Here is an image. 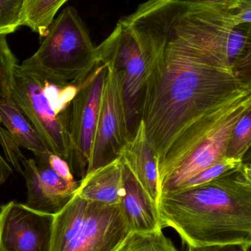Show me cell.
<instances>
[{
	"mask_svg": "<svg viewBox=\"0 0 251 251\" xmlns=\"http://www.w3.org/2000/svg\"><path fill=\"white\" fill-rule=\"evenodd\" d=\"M119 22L144 54L146 79L140 120L156 159L159 186L251 95L224 69L138 11Z\"/></svg>",
	"mask_w": 251,
	"mask_h": 251,
	"instance_id": "cell-1",
	"label": "cell"
},
{
	"mask_svg": "<svg viewBox=\"0 0 251 251\" xmlns=\"http://www.w3.org/2000/svg\"><path fill=\"white\" fill-rule=\"evenodd\" d=\"M162 228L171 227L188 246L251 245V182L243 165L197 187L161 195Z\"/></svg>",
	"mask_w": 251,
	"mask_h": 251,
	"instance_id": "cell-2",
	"label": "cell"
},
{
	"mask_svg": "<svg viewBox=\"0 0 251 251\" xmlns=\"http://www.w3.org/2000/svg\"><path fill=\"white\" fill-rule=\"evenodd\" d=\"M24 62L57 83L80 87L100 61L77 10L67 7L53 21L36 52Z\"/></svg>",
	"mask_w": 251,
	"mask_h": 251,
	"instance_id": "cell-3",
	"label": "cell"
},
{
	"mask_svg": "<svg viewBox=\"0 0 251 251\" xmlns=\"http://www.w3.org/2000/svg\"><path fill=\"white\" fill-rule=\"evenodd\" d=\"M12 98L39 134L50 153L58 155L69 165L72 146L70 120L57 114L46 96L41 75L22 63L16 66Z\"/></svg>",
	"mask_w": 251,
	"mask_h": 251,
	"instance_id": "cell-4",
	"label": "cell"
},
{
	"mask_svg": "<svg viewBox=\"0 0 251 251\" xmlns=\"http://www.w3.org/2000/svg\"><path fill=\"white\" fill-rule=\"evenodd\" d=\"M100 61L110 62L122 75L126 116L132 137L141 116L146 79V63L143 50L133 32L122 22L97 47Z\"/></svg>",
	"mask_w": 251,
	"mask_h": 251,
	"instance_id": "cell-5",
	"label": "cell"
},
{
	"mask_svg": "<svg viewBox=\"0 0 251 251\" xmlns=\"http://www.w3.org/2000/svg\"><path fill=\"white\" fill-rule=\"evenodd\" d=\"M104 63L107 72L88 173L119 158L124 146L131 138L126 116L122 75L113 63Z\"/></svg>",
	"mask_w": 251,
	"mask_h": 251,
	"instance_id": "cell-6",
	"label": "cell"
},
{
	"mask_svg": "<svg viewBox=\"0 0 251 251\" xmlns=\"http://www.w3.org/2000/svg\"><path fill=\"white\" fill-rule=\"evenodd\" d=\"M106 64L100 62L81 85L71 108L69 133L72 146V173L81 179L86 176L98 123Z\"/></svg>",
	"mask_w": 251,
	"mask_h": 251,
	"instance_id": "cell-7",
	"label": "cell"
},
{
	"mask_svg": "<svg viewBox=\"0 0 251 251\" xmlns=\"http://www.w3.org/2000/svg\"><path fill=\"white\" fill-rule=\"evenodd\" d=\"M54 215L11 201L0 209V251H51Z\"/></svg>",
	"mask_w": 251,
	"mask_h": 251,
	"instance_id": "cell-8",
	"label": "cell"
},
{
	"mask_svg": "<svg viewBox=\"0 0 251 251\" xmlns=\"http://www.w3.org/2000/svg\"><path fill=\"white\" fill-rule=\"evenodd\" d=\"M131 233L120 204L88 201L83 225L64 251H118Z\"/></svg>",
	"mask_w": 251,
	"mask_h": 251,
	"instance_id": "cell-9",
	"label": "cell"
},
{
	"mask_svg": "<svg viewBox=\"0 0 251 251\" xmlns=\"http://www.w3.org/2000/svg\"><path fill=\"white\" fill-rule=\"evenodd\" d=\"M251 105V95L237 106L161 184L160 195L179 191L189 180L225 159L231 131L240 116Z\"/></svg>",
	"mask_w": 251,
	"mask_h": 251,
	"instance_id": "cell-10",
	"label": "cell"
},
{
	"mask_svg": "<svg viewBox=\"0 0 251 251\" xmlns=\"http://www.w3.org/2000/svg\"><path fill=\"white\" fill-rule=\"evenodd\" d=\"M27 189L26 205L41 213L55 216L76 196L77 184H70L57 175L48 165L26 159L22 174Z\"/></svg>",
	"mask_w": 251,
	"mask_h": 251,
	"instance_id": "cell-11",
	"label": "cell"
},
{
	"mask_svg": "<svg viewBox=\"0 0 251 251\" xmlns=\"http://www.w3.org/2000/svg\"><path fill=\"white\" fill-rule=\"evenodd\" d=\"M119 157L157 205L161 195L156 159L148 143L143 121L139 122L135 133L124 146Z\"/></svg>",
	"mask_w": 251,
	"mask_h": 251,
	"instance_id": "cell-12",
	"label": "cell"
},
{
	"mask_svg": "<svg viewBox=\"0 0 251 251\" xmlns=\"http://www.w3.org/2000/svg\"><path fill=\"white\" fill-rule=\"evenodd\" d=\"M124 164V163H123ZM125 167V192L120 206L131 232L162 230L157 205L149 197L130 170Z\"/></svg>",
	"mask_w": 251,
	"mask_h": 251,
	"instance_id": "cell-13",
	"label": "cell"
},
{
	"mask_svg": "<svg viewBox=\"0 0 251 251\" xmlns=\"http://www.w3.org/2000/svg\"><path fill=\"white\" fill-rule=\"evenodd\" d=\"M125 167L120 157L88 173L76 195L88 201L120 204L125 192Z\"/></svg>",
	"mask_w": 251,
	"mask_h": 251,
	"instance_id": "cell-14",
	"label": "cell"
},
{
	"mask_svg": "<svg viewBox=\"0 0 251 251\" xmlns=\"http://www.w3.org/2000/svg\"><path fill=\"white\" fill-rule=\"evenodd\" d=\"M1 124L13 136L21 148L32 152L39 163L48 165L51 154L30 122L25 117L11 95L0 100Z\"/></svg>",
	"mask_w": 251,
	"mask_h": 251,
	"instance_id": "cell-15",
	"label": "cell"
},
{
	"mask_svg": "<svg viewBox=\"0 0 251 251\" xmlns=\"http://www.w3.org/2000/svg\"><path fill=\"white\" fill-rule=\"evenodd\" d=\"M88 201L76 194L54 216L51 251H64L76 237L86 217Z\"/></svg>",
	"mask_w": 251,
	"mask_h": 251,
	"instance_id": "cell-16",
	"label": "cell"
},
{
	"mask_svg": "<svg viewBox=\"0 0 251 251\" xmlns=\"http://www.w3.org/2000/svg\"><path fill=\"white\" fill-rule=\"evenodd\" d=\"M68 0H26L25 26L46 37L54 16Z\"/></svg>",
	"mask_w": 251,
	"mask_h": 251,
	"instance_id": "cell-17",
	"label": "cell"
},
{
	"mask_svg": "<svg viewBox=\"0 0 251 251\" xmlns=\"http://www.w3.org/2000/svg\"><path fill=\"white\" fill-rule=\"evenodd\" d=\"M118 251H179L162 230L131 232Z\"/></svg>",
	"mask_w": 251,
	"mask_h": 251,
	"instance_id": "cell-18",
	"label": "cell"
},
{
	"mask_svg": "<svg viewBox=\"0 0 251 251\" xmlns=\"http://www.w3.org/2000/svg\"><path fill=\"white\" fill-rule=\"evenodd\" d=\"M251 145V105L234 125L228 139L226 158L241 162L243 155Z\"/></svg>",
	"mask_w": 251,
	"mask_h": 251,
	"instance_id": "cell-19",
	"label": "cell"
},
{
	"mask_svg": "<svg viewBox=\"0 0 251 251\" xmlns=\"http://www.w3.org/2000/svg\"><path fill=\"white\" fill-rule=\"evenodd\" d=\"M4 34H0V100L11 95L17 60L7 44Z\"/></svg>",
	"mask_w": 251,
	"mask_h": 251,
	"instance_id": "cell-20",
	"label": "cell"
},
{
	"mask_svg": "<svg viewBox=\"0 0 251 251\" xmlns=\"http://www.w3.org/2000/svg\"><path fill=\"white\" fill-rule=\"evenodd\" d=\"M26 0H0V34L7 35L25 25Z\"/></svg>",
	"mask_w": 251,
	"mask_h": 251,
	"instance_id": "cell-21",
	"label": "cell"
},
{
	"mask_svg": "<svg viewBox=\"0 0 251 251\" xmlns=\"http://www.w3.org/2000/svg\"><path fill=\"white\" fill-rule=\"evenodd\" d=\"M0 146L2 149L6 158V161L10 166L14 168L16 172L22 175L24 171V164L26 158L24 156L20 149V146L13 138L7 129L0 126Z\"/></svg>",
	"mask_w": 251,
	"mask_h": 251,
	"instance_id": "cell-22",
	"label": "cell"
},
{
	"mask_svg": "<svg viewBox=\"0 0 251 251\" xmlns=\"http://www.w3.org/2000/svg\"><path fill=\"white\" fill-rule=\"evenodd\" d=\"M231 71L240 86L251 93V35Z\"/></svg>",
	"mask_w": 251,
	"mask_h": 251,
	"instance_id": "cell-23",
	"label": "cell"
},
{
	"mask_svg": "<svg viewBox=\"0 0 251 251\" xmlns=\"http://www.w3.org/2000/svg\"><path fill=\"white\" fill-rule=\"evenodd\" d=\"M241 162L231 160V159H225L218 162L215 165H212L210 168L204 170L200 174L196 175V176L189 180L180 189L179 191L181 190H187V189L192 188V187H197V186L201 185L205 183L212 181L215 178L219 177L220 176L227 172L229 170L233 168H237L241 165Z\"/></svg>",
	"mask_w": 251,
	"mask_h": 251,
	"instance_id": "cell-24",
	"label": "cell"
},
{
	"mask_svg": "<svg viewBox=\"0 0 251 251\" xmlns=\"http://www.w3.org/2000/svg\"><path fill=\"white\" fill-rule=\"evenodd\" d=\"M48 165L57 175L60 176L67 182L70 184L79 183L75 180L69 164L58 155L51 153L49 156Z\"/></svg>",
	"mask_w": 251,
	"mask_h": 251,
	"instance_id": "cell-25",
	"label": "cell"
},
{
	"mask_svg": "<svg viewBox=\"0 0 251 251\" xmlns=\"http://www.w3.org/2000/svg\"><path fill=\"white\" fill-rule=\"evenodd\" d=\"M188 247V251H249L251 249V245L248 243H231Z\"/></svg>",
	"mask_w": 251,
	"mask_h": 251,
	"instance_id": "cell-26",
	"label": "cell"
},
{
	"mask_svg": "<svg viewBox=\"0 0 251 251\" xmlns=\"http://www.w3.org/2000/svg\"><path fill=\"white\" fill-rule=\"evenodd\" d=\"M176 1L187 3V4L222 7L230 10H235L240 3V0H176Z\"/></svg>",
	"mask_w": 251,
	"mask_h": 251,
	"instance_id": "cell-27",
	"label": "cell"
},
{
	"mask_svg": "<svg viewBox=\"0 0 251 251\" xmlns=\"http://www.w3.org/2000/svg\"><path fill=\"white\" fill-rule=\"evenodd\" d=\"M233 13L239 25H251V0H240L238 7L233 10Z\"/></svg>",
	"mask_w": 251,
	"mask_h": 251,
	"instance_id": "cell-28",
	"label": "cell"
},
{
	"mask_svg": "<svg viewBox=\"0 0 251 251\" xmlns=\"http://www.w3.org/2000/svg\"><path fill=\"white\" fill-rule=\"evenodd\" d=\"M13 174V169L8 162L0 155V185L4 184Z\"/></svg>",
	"mask_w": 251,
	"mask_h": 251,
	"instance_id": "cell-29",
	"label": "cell"
},
{
	"mask_svg": "<svg viewBox=\"0 0 251 251\" xmlns=\"http://www.w3.org/2000/svg\"><path fill=\"white\" fill-rule=\"evenodd\" d=\"M241 162L243 164L251 163V145L250 147L246 151V153L243 155L241 159Z\"/></svg>",
	"mask_w": 251,
	"mask_h": 251,
	"instance_id": "cell-30",
	"label": "cell"
},
{
	"mask_svg": "<svg viewBox=\"0 0 251 251\" xmlns=\"http://www.w3.org/2000/svg\"><path fill=\"white\" fill-rule=\"evenodd\" d=\"M243 171H244L246 177L249 178V181L251 182V163L249 164H243Z\"/></svg>",
	"mask_w": 251,
	"mask_h": 251,
	"instance_id": "cell-31",
	"label": "cell"
},
{
	"mask_svg": "<svg viewBox=\"0 0 251 251\" xmlns=\"http://www.w3.org/2000/svg\"><path fill=\"white\" fill-rule=\"evenodd\" d=\"M0 125H1V119H0Z\"/></svg>",
	"mask_w": 251,
	"mask_h": 251,
	"instance_id": "cell-32",
	"label": "cell"
},
{
	"mask_svg": "<svg viewBox=\"0 0 251 251\" xmlns=\"http://www.w3.org/2000/svg\"><path fill=\"white\" fill-rule=\"evenodd\" d=\"M251 251V250H250V251Z\"/></svg>",
	"mask_w": 251,
	"mask_h": 251,
	"instance_id": "cell-33",
	"label": "cell"
}]
</instances>
